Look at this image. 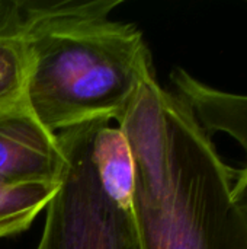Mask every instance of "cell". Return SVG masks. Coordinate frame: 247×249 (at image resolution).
<instances>
[{"instance_id": "cell-1", "label": "cell", "mask_w": 247, "mask_h": 249, "mask_svg": "<svg viewBox=\"0 0 247 249\" xmlns=\"http://www.w3.org/2000/svg\"><path fill=\"white\" fill-rule=\"evenodd\" d=\"M116 125L134 158L131 216L140 249H247L236 169L176 92L147 80Z\"/></svg>"}, {"instance_id": "cell-5", "label": "cell", "mask_w": 247, "mask_h": 249, "mask_svg": "<svg viewBox=\"0 0 247 249\" xmlns=\"http://www.w3.org/2000/svg\"><path fill=\"white\" fill-rule=\"evenodd\" d=\"M173 92L194 111L210 133H224L236 140L247 156V95L227 92L201 82L182 67L170 71Z\"/></svg>"}, {"instance_id": "cell-3", "label": "cell", "mask_w": 247, "mask_h": 249, "mask_svg": "<svg viewBox=\"0 0 247 249\" xmlns=\"http://www.w3.org/2000/svg\"><path fill=\"white\" fill-rule=\"evenodd\" d=\"M99 124L57 134L64 169L58 190L45 209L35 249H140L131 210L105 193L92 162V143Z\"/></svg>"}, {"instance_id": "cell-6", "label": "cell", "mask_w": 247, "mask_h": 249, "mask_svg": "<svg viewBox=\"0 0 247 249\" xmlns=\"http://www.w3.org/2000/svg\"><path fill=\"white\" fill-rule=\"evenodd\" d=\"M26 13L22 0H0V108L26 105Z\"/></svg>"}, {"instance_id": "cell-4", "label": "cell", "mask_w": 247, "mask_h": 249, "mask_svg": "<svg viewBox=\"0 0 247 249\" xmlns=\"http://www.w3.org/2000/svg\"><path fill=\"white\" fill-rule=\"evenodd\" d=\"M64 153L55 133L45 128L28 105L0 108V182L58 185Z\"/></svg>"}, {"instance_id": "cell-9", "label": "cell", "mask_w": 247, "mask_h": 249, "mask_svg": "<svg viewBox=\"0 0 247 249\" xmlns=\"http://www.w3.org/2000/svg\"><path fill=\"white\" fill-rule=\"evenodd\" d=\"M233 196L237 203L247 212V162L245 168L234 171Z\"/></svg>"}, {"instance_id": "cell-8", "label": "cell", "mask_w": 247, "mask_h": 249, "mask_svg": "<svg viewBox=\"0 0 247 249\" xmlns=\"http://www.w3.org/2000/svg\"><path fill=\"white\" fill-rule=\"evenodd\" d=\"M58 185H9L0 182V241L28 231L45 212Z\"/></svg>"}, {"instance_id": "cell-2", "label": "cell", "mask_w": 247, "mask_h": 249, "mask_svg": "<svg viewBox=\"0 0 247 249\" xmlns=\"http://www.w3.org/2000/svg\"><path fill=\"white\" fill-rule=\"evenodd\" d=\"M22 1L31 112L55 134L90 123L118 124L156 77L143 31L112 18L122 0Z\"/></svg>"}, {"instance_id": "cell-7", "label": "cell", "mask_w": 247, "mask_h": 249, "mask_svg": "<svg viewBox=\"0 0 247 249\" xmlns=\"http://www.w3.org/2000/svg\"><path fill=\"white\" fill-rule=\"evenodd\" d=\"M92 162L105 193L121 207L131 210L135 168L131 146L119 125H98L92 143Z\"/></svg>"}]
</instances>
